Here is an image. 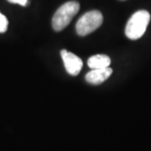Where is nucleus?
I'll list each match as a JSON object with an SVG mask.
<instances>
[{"label": "nucleus", "mask_w": 151, "mask_h": 151, "mask_svg": "<svg viewBox=\"0 0 151 151\" xmlns=\"http://www.w3.org/2000/svg\"><path fill=\"white\" fill-rule=\"evenodd\" d=\"M110 64L111 60L106 55H95L91 56L87 60V65L92 70L109 67Z\"/></svg>", "instance_id": "6"}, {"label": "nucleus", "mask_w": 151, "mask_h": 151, "mask_svg": "<svg viewBox=\"0 0 151 151\" xmlns=\"http://www.w3.org/2000/svg\"><path fill=\"white\" fill-rule=\"evenodd\" d=\"M113 73V70L110 67L95 69L89 71L86 75V81L93 85H98L105 81Z\"/></svg>", "instance_id": "5"}, {"label": "nucleus", "mask_w": 151, "mask_h": 151, "mask_svg": "<svg viewBox=\"0 0 151 151\" xmlns=\"http://www.w3.org/2000/svg\"><path fill=\"white\" fill-rule=\"evenodd\" d=\"M150 20V14L148 11L139 10L134 13L127 23L125 34L130 40H138L145 33Z\"/></svg>", "instance_id": "1"}, {"label": "nucleus", "mask_w": 151, "mask_h": 151, "mask_svg": "<svg viewBox=\"0 0 151 151\" xmlns=\"http://www.w3.org/2000/svg\"><path fill=\"white\" fill-rule=\"evenodd\" d=\"M103 14L97 10L89 11L79 19L76 24V33L80 36H86L102 25Z\"/></svg>", "instance_id": "3"}, {"label": "nucleus", "mask_w": 151, "mask_h": 151, "mask_svg": "<svg viewBox=\"0 0 151 151\" xmlns=\"http://www.w3.org/2000/svg\"><path fill=\"white\" fill-rule=\"evenodd\" d=\"M9 3L12 4H18L21 6H26L28 3V0H8Z\"/></svg>", "instance_id": "8"}, {"label": "nucleus", "mask_w": 151, "mask_h": 151, "mask_svg": "<svg viewBox=\"0 0 151 151\" xmlns=\"http://www.w3.org/2000/svg\"><path fill=\"white\" fill-rule=\"evenodd\" d=\"M9 25V21L4 14L0 13V33L6 32Z\"/></svg>", "instance_id": "7"}, {"label": "nucleus", "mask_w": 151, "mask_h": 151, "mask_svg": "<svg viewBox=\"0 0 151 151\" xmlns=\"http://www.w3.org/2000/svg\"><path fill=\"white\" fill-rule=\"evenodd\" d=\"M60 55L66 71L71 76L78 75L83 65L81 58L71 52H68L66 50H62Z\"/></svg>", "instance_id": "4"}, {"label": "nucleus", "mask_w": 151, "mask_h": 151, "mask_svg": "<svg viewBox=\"0 0 151 151\" xmlns=\"http://www.w3.org/2000/svg\"><path fill=\"white\" fill-rule=\"evenodd\" d=\"M80 4L78 2L70 1L61 5L55 13L52 19V27L55 31L64 29L78 13Z\"/></svg>", "instance_id": "2"}]
</instances>
